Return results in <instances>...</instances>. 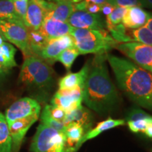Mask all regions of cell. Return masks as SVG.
<instances>
[{"instance_id":"e0dca14e","label":"cell","mask_w":152,"mask_h":152,"mask_svg":"<svg viewBox=\"0 0 152 152\" xmlns=\"http://www.w3.org/2000/svg\"><path fill=\"white\" fill-rule=\"evenodd\" d=\"M71 123H77L83 127L85 132H88L93 123L92 114L87 108L80 106L77 109L66 113L63 123L66 125Z\"/></svg>"},{"instance_id":"f546056e","label":"cell","mask_w":152,"mask_h":152,"mask_svg":"<svg viewBox=\"0 0 152 152\" xmlns=\"http://www.w3.org/2000/svg\"><path fill=\"white\" fill-rule=\"evenodd\" d=\"M1 47L3 50L4 56L6 60L8 61L11 68H12L17 66V64L15 61L14 58L15 54L16 52V49H15V47L12 45H11L10 43L7 42L4 43Z\"/></svg>"},{"instance_id":"52a82bcc","label":"cell","mask_w":152,"mask_h":152,"mask_svg":"<svg viewBox=\"0 0 152 152\" xmlns=\"http://www.w3.org/2000/svg\"><path fill=\"white\" fill-rule=\"evenodd\" d=\"M115 48L140 67L152 73V47L137 42H130L120 43Z\"/></svg>"},{"instance_id":"4dcf8cb0","label":"cell","mask_w":152,"mask_h":152,"mask_svg":"<svg viewBox=\"0 0 152 152\" xmlns=\"http://www.w3.org/2000/svg\"><path fill=\"white\" fill-rule=\"evenodd\" d=\"M45 109L53 118L61 123L64 122L66 115V112L64 110L58 107V106L52 105V104L45 106Z\"/></svg>"},{"instance_id":"d6a6232c","label":"cell","mask_w":152,"mask_h":152,"mask_svg":"<svg viewBox=\"0 0 152 152\" xmlns=\"http://www.w3.org/2000/svg\"><path fill=\"white\" fill-rule=\"evenodd\" d=\"M106 3L115 7L128 8L131 7H139L138 0H106Z\"/></svg>"},{"instance_id":"ffe728a7","label":"cell","mask_w":152,"mask_h":152,"mask_svg":"<svg viewBox=\"0 0 152 152\" xmlns=\"http://www.w3.org/2000/svg\"><path fill=\"white\" fill-rule=\"evenodd\" d=\"M29 47L32 56H39L41 51L46 46L49 39L39 30L28 29Z\"/></svg>"},{"instance_id":"2e32d148","label":"cell","mask_w":152,"mask_h":152,"mask_svg":"<svg viewBox=\"0 0 152 152\" xmlns=\"http://www.w3.org/2000/svg\"><path fill=\"white\" fill-rule=\"evenodd\" d=\"M149 12L140 7H131L126 9L122 23L128 29L136 30L146 26Z\"/></svg>"},{"instance_id":"44dd1931","label":"cell","mask_w":152,"mask_h":152,"mask_svg":"<svg viewBox=\"0 0 152 152\" xmlns=\"http://www.w3.org/2000/svg\"><path fill=\"white\" fill-rule=\"evenodd\" d=\"M13 147L9 125L5 115L0 112V152H11Z\"/></svg>"},{"instance_id":"ab89813d","label":"cell","mask_w":152,"mask_h":152,"mask_svg":"<svg viewBox=\"0 0 152 152\" xmlns=\"http://www.w3.org/2000/svg\"><path fill=\"white\" fill-rule=\"evenodd\" d=\"M145 26L152 33V12H149L148 20Z\"/></svg>"},{"instance_id":"e575fe53","label":"cell","mask_w":152,"mask_h":152,"mask_svg":"<svg viewBox=\"0 0 152 152\" xmlns=\"http://www.w3.org/2000/svg\"><path fill=\"white\" fill-rule=\"evenodd\" d=\"M115 7L108 3H104L101 4V14H104L105 16H109L114 10Z\"/></svg>"},{"instance_id":"3957f363","label":"cell","mask_w":152,"mask_h":152,"mask_svg":"<svg viewBox=\"0 0 152 152\" xmlns=\"http://www.w3.org/2000/svg\"><path fill=\"white\" fill-rule=\"evenodd\" d=\"M70 35L73 37L80 54H107L118 45L107 30L72 28Z\"/></svg>"},{"instance_id":"b9f144b4","label":"cell","mask_w":152,"mask_h":152,"mask_svg":"<svg viewBox=\"0 0 152 152\" xmlns=\"http://www.w3.org/2000/svg\"><path fill=\"white\" fill-rule=\"evenodd\" d=\"M58 1H59V0H47V1H49V2H56Z\"/></svg>"},{"instance_id":"4316f807","label":"cell","mask_w":152,"mask_h":152,"mask_svg":"<svg viewBox=\"0 0 152 152\" xmlns=\"http://www.w3.org/2000/svg\"><path fill=\"white\" fill-rule=\"evenodd\" d=\"M152 120V116L147 114L145 116L140 118L134 120V121H129L128 122V128L133 132H143L148 125Z\"/></svg>"},{"instance_id":"ac0fdd59","label":"cell","mask_w":152,"mask_h":152,"mask_svg":"<svg viewBox=\"0 0 152 152\" xmlns=\"http://www.w3.org/2000/svg\"><path fill=\"white\" fill-rule=\"evenodd\" d=\"M125 124V121L122 119H112L111 118H109L105 121H102L99 123V124L93 128L92 130H90L88 132H85L84 135L82 137V138L80 140V141L76 144L74 152L77 151L80 147H81L82 144L85 143V142L88 140H92V139L96 137L98 135H99L101 133L105 132V131L110 130V129L114 128L115 127L121 126Z\"/></svg>"},{"instance_id":"ba28073f","label":"cell","mask_w":152,"mask_h":152,"mask_svg":"<svg viewBox=\"0 0 152 152\" xmlns=\"http://www.w3.org/2000/svg\"><path fill=\"white\" fill-rule=\"evenodd\" d=\"M68 23L74 28L107 30L106 18L101 14H90L86 11L75 10L68 18Z\"/></svg>"},{"instance_id":"60d3db41","label":"cell","mask_w":152,"mask_h":152,"mask_svg":"<svg viewBox=\"0 0 152 152\" xmlns=\"http://www.w3.org/2000/svg\"><path fill=\"white\" fill-rule=\"evenodd\" d=\"M5 42H7V39L4 37V36L0 33V46H1Z\"/></svg>"},{"instance_id":"4fadbf2b","label":"cell","mask_w":152,"mask_h":152,"mask_svg":"<svg viewBox=\"0 0 152 152\" xmlns=\"http://www.w3.org/2000/svg\"><path fill=\"white\" fill-rule=\"evenodd\" d=\"M39 117V114H35L23 118L16 120L8 125L12 139L13 147L15 149H17L20 147L28 130L37 121Z\"/></svg>"},{"instance_id":"d590c367","label":"cell","mask_w":152,"mask_h":152,"mask_svg":"<svg viewBox=\"0 0 152 152\" xmlns=\"http://www.w3.org/2000/svg\"><path fill=\"white\" fill-rule=\"evenodd\" d=\"M139 7L152 9V0H138Z\"/></svg>"},{"instance_id":"d6986e66","label":"cell","mask_w":152,"mask_h":152,"mask_svg":"<svg viewBox=\"0 0 152 152\" xmlns=\"http://www.w3.org/2000/svg\"><path fill=\"white\" fill-rule=\"evenodd\" d=\"M74 11V4L71 0H59L56 2H52V8L47 14L45 18L67 22Z\"/></svg>"},{"instance_id":"7c38bea8","label":"cell","mask_w":152,"mask_h":152,"mask_svg":"<svg viewBox=\"0 0 152 152\" xmlns=\"http://www.w3.org/2000/svg\"><path fill=\"white\" fill-rule=\"evenodd\" d=\"M83 90L80 88L74 90H58L51 100L52 105L58 106L66 113L72 111L82 106Z\"/></svg>"},{"instance_id":"7bdbcfd3","label":"cell","mask_w":152,"mask_h":152,"mask_svg":"<svg viewBox=\"0 0 152 152\" xmlns=\"http://www.w3.org/2000/svg\"></svg>"},{"instance_id":"8992f818","label":"cell","mask_w":152,"mask_h":152,"mask_svg":"<svg viewBox=\"0 0 152 152\" xmlns=\"http://www.w3.org/2000/svg\"><path fill=\"white\" fill-rule=\"evenodd\" d=\"M0 33L21 50L25 58L32 56L29 47V32L23 23L15 20H0Z\"/></svg>"},{"instance_id":"277c9868","label":"cell","mask_w":152,"mask_h":152,"mask_svg":"<svg viewBox=\"0 0 152 152\" xmlns=\"http://www.w3.org/2000/svg\"><path fill=\"white\" fill-rule=\"evenodd\" d=\"M18 81L33 88H48L54 83V71L41 58L36 56L28 57L24 59Z\"/></svg>"},{"instance_id":"7a4b0ae2","label":"cell","mask_w":152,"mask_h":152,"mask_svg":"<svg viewBox=\"0 0 152 152\" xmlns=\"http://www.w3.org/2000/svg\"><path fill=\"white\" fill-rule=\"evenodd\" d=\"M119 88L138 105L152 111V73L127 58L106 54Z\"/></svg>"},{"instance_id":"9a60e30c","label":"cell","mask_w":152,"mask_h":152,"mask_svg":"<svg viewBox=\"0 0 152 152\" xmlns=\"http://www.w3.org/2000/svg\"><path fill=\"white\" fill-rule=\"evenodd\" d=\"M90 71V64L87 62L77 73H68L58 82L59 90H74L80 88L83 90Z\"/></svg>"},{"instance_id":"836d02e7","label":"cell","mask_w":152,"mask_h":152,"mask_svg":"<svg viewBox=\"0 0 152 152\" xmlns=\"http://www.w3.org/2000/svg\"><path fill=\"white\" fill-rule=\"evenodd\" d=\"M85 11L90 13V14H100L101 4H94L88 1Z\"/></svg>"},{"instance_id":"83f0119b","label":"cell","mask_w":152,"mask_h":152,"mask_svg":"<svg viewBox=\"0 0 152 152\" xmlns=\"http://www.w3.org/2000/svg\"><path fill=\"white\" fill-rule=\"evenodd\" d=\"M41 123L47 125V126L52 128L55 130L61 131V132H64L66 129V125L64 123L60 122V121H56L50 116L47 111L45 109H43L42 112L41 113Z\"/></svg>"},{"instance_id":"5bb4252c","label":"cell","mask_w":152,"mask_h":152,"mask_svg":"<svg viewBox=\"0 0 152 152\" xmlns=\"http://www.w3.org/2000/svg\"><path fill=\"white\" fill-rule=\"evenodd\" d=\"M72 28L73 27H71L68 22H61L52 18H45L39 30L49 40L70 35Z\"/></svg>"},{"instance_id":"8fae6325","label":"cell","mask_w":152,"mask_h":152,"mask_svg":"<svg viewBox=\"0 0 152 152\" xmlns=\"http://www.w3.org/2000/svg\"><path fill=\"white\" fill-rule=\"evenodd\" d=\"M75 47V42L71 35H66L56 39H49L46 46L41 51L38 58L46 61L47 64H53L61 53L66 49Z\"/></svg>"},{"instance_id":"f1b7e54d","label":"cell","mask_w":152,"mask_h":152,"mask_svg":"<svg viewBox=\"0 0 152 152\" xmlns=\"http://www.w3.org/2000/svg\"><path fill=\"white\" fill-rule=\"evenodd\" d=\"M127 8L115 7L111 14L106 16V25H118L122 23L123 16L126 12Z\"/></svg>"},{"instance_id":"5b68a950","label":"cell","mask_w":152,"mask_h":152,"mask_svg":"<svg viewBox=\"0 0 152 152\" xmlns=\"http://www.w3.org/2000/svg\"><path fill=\"white\" fill-rule=\"evenodd\" d=\"M32 152H70L64 132L39 124L30 147Z\"/></svg>"},{"instance_id":"d4e9b609","label":"cell","mask_w":152,"mask_h":152,"mask_svg":"<svg viewBox=\"0 0 152 152\" xmlns=\"http://www.w3.org/2000/svg\"><path fill=\"white\" fill-rule=\"evenodd\" d=\"M130 34L133 42H137L152 47V33L146 26L132 30Z\"/></svg>"},{"instance_id":"30bf717a","label":"cell","mask_w":152,"mask_h":152,"mask_svg":"<svg viewBox=\"0 0 152 152\" xmlns=\"http://www.w3.org/2000/svg\"><path fill=\"white\" fill-rule=\"evenodd\" d=\"M51 7L46 0H28L25 26L28 29L39 30Z\"/></svg>"},{"instance_id":"f35d334b","label":"cell","mask_w":152,"mask_h":152,"mask_svg":"<svg viewBox=\"0 0 152 152\" xmlns=\"http://www.w3.org/2000/svg\"><path fill=\"white\" fill-rule=\"evenodd\" d=\"M71 1L73 4L80 2V1H90V2L98 4H102L106 3V0H71Z\"/></svg>"},{"instance_id":"6da1fadb","label":"cell","mask_w":152,"mask_h":152,"mask_svg":"<svg viewBox=\"0 0 152 152\" xmlns=\"http://www.w3.org/2000/svg\"><path fill=\"white\" fill-rule=\"evenodd\" d=\"M106 54H96L92 59L83 90V102L100 115L112 111L119 102L106 64Z\"/></svg>"},{"instance_id":"603a6c76","label":"cell","mask_w":152,"mask_h":152,"mask_svg":"<svg viewBox=\"0 0 152 152\" xmlns=\"http://www.w3.org/2000/svg\"><path fill=\"white\" fill-rule=\"evenodd\" d=\"M107 31L110 35L118 43H126L133 42L130 34L127 32V28L123 23L118 25H106Z\"/></svg>"},{"instance_id":"cb8c5ba5","label":"cell","mask_w":152,"mask_h":152,"mask_svg":"<svg viewBox=\"0 0 152 152\" xmlns=\"http://www.w3.org/2000/svg\"><path fill=\"white\" fill-rule=\"evenodd\" d=\"M79 54L80 53L75 47L66 49L61 53V54L56 58V61H60L64 66L66 69L68 71H70L73 64Z\"/></svg>"},{"instance_id":"484cf974","label":"cell","mask_w":152,"mask_h":152,"mask_svg":"<svg viewBox=\"0 0 152 152\" xmlns=\"http://www.w3.org/2000/svg\"><path fill=\"white\" fill-rule=\"evenodd\" d=\"M0 20H20L15 13L13 0H0Z\"/></svg>"},{"instance_id":"74e56055","label":"cell","mask_w":152,"mask_h":152,"mask_svg":"<svg viewBox=\"0 0 152 152\" xmlns=\"http://www.w3.org/2000/svg\"><path fill=\"white\" fill-rule=\"evenodd\" d=\"M144 134L150 138H152V120L150 121V123L148 125L147 128L144 130Z\"/></svg>"},{"instance_id":"9c48e42d","label":"cell","mask_w":152,"mask_h":152,"mask_svg":"<svg viewBox=\"0 0 152 152\" xmlns=\"http://www.w3.org/2000/svg\"><path fill=\"white\" fill-rule=\"evenodd\" d=\"M41 106L37 101L29 97L20 99L7 110L5 118L8 125L16 120L23 118L35 114H40Z\"/></svg>"},{"instance_id":"7402d4cb","label":"cell","mask_w":152,"mask_h":152,"mask_svg":"<svg viewBox=\"0 0 152 152\" xmlns=\"http://www.w3.org/2000/svg\"><path fill=\"white\" fill-rule=\"evenodd\" d=\"M64 132H65L66 140H67L68 148V146L73 147L74 145H75V147L77 142L80 141L82 137L84 135L85 130L83 128V127L80 126V125L75 123H71L66 125V129ZM68 149H69V148H68Z\"/></svg>"},{"instance_id":"1f68e13d","label":"cell","mask_w":152,"mask_h":152,"mask_svg":"<svg viewBox=\"0 0 152 152\" xmlns=\"http://www.w3.org/2000/svg\"><path fill=\"white\" fill-rule=\"evenodd\" d=\"M14 4L15 13L17 17L20 21L24 23L26 20V13L28 9V1H21V0H13Z\"/></svg>"},{"instance_id":"8d00e7d4","label":"cell","mask_w":152,"mask_h":152,"mask_svg":"<svg viewBox=\"0 0 152 152\" xmlns=\"http://www.w3.org/2000/svg\"><path fill=\"white\" fill-rule=\"evenodd\" d=\"M9 71L6 70L4 68H3L2 66L0 65V85H1L2 82L4 81V80L5 79L6 75L8 73Z\"/></svg>"}]
</instances>
